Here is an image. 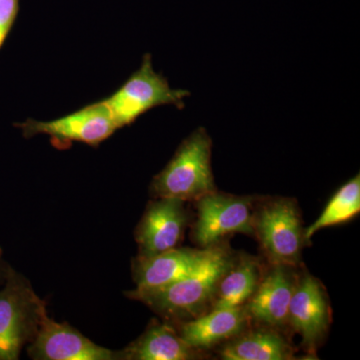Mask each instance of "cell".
Listing matches in <instances>:
<instances>
[{
  "label": "cell",
  "mask_w": 360,
  "mask_h": 360,
  "mask_svg": "<svg viewBox=\"0 0 360 360\" xmlns=\"http://www.w3.org/2000/svg\"><path fill=\"white\" fill-rule=\"evenodd\" d=\"M233 258L229 248L217 243L188 276L158 290L129 291L127 296L143 302L170 323L191 321L212 309L220 279Z\"/></svg>",
  "instance_id": "obj_1"
},
{
  "label": "cell",
  "mask_w": 360,
  "mask_h": 360,
  "mask_svg": "<svg viewBox=\"0 0 360 360\" xmlns=\"http://www.w3.org/2000/svg\"><path fill=\"white\" fill-rule=\"evenodd\" d=\"M212 139L200 127L180 144L167 167L155 176L150 191L155 198L200 200L217 191L212 167Z\"/></svg>",
  "instance_id": "obj_2"
},
{
  "label": "cell",
  "mask_w": 360,
  "mask_h": 360,
  "mask_svg": "<svg viewBox=\"0 0 360 360\" xmlns=\"http://www.w3.org/2000/svg\"><path fill=\"white\" fill-rule=\"evenodd\" d=\"M46 305L32 284L13 269L0 286V360L20 359L37 335Z\"/></svg>",
  "instance_id": "obj_3"
},
{
  "label": "cell",
  "mask_w": 360,
  "mask_h": 360,
  "mask_svg": "<svg viewBox=\"0 0 360 360\" xmlns=\"http://www.w3.org/2000/svg\"><path fill=\"white\" fill-rule=\"evenodd\" d=\"M304 229L298 206L291 198H274L255 206L253 236L269 264L298 266L307 245Z\"/></svg>",
  "instance_id": "obj_4"
},
{
  "label": "cell",
  "mask_w": 360,
  "mask_h": 360,
  "mask_svg": "<svg viewBox=\"0 0 360 360\" xmlns=\"http://www.w3.org/2000/svg\"><path fill=\"white\" fill-rule=\"evenodd\" d=\"M191 96L184 89L170 87L167 78L153 70L150 54L142 58L141 68L115 94L104 99L118 129L131 124L139 116L162 105L184 108V99Z\"/></svg>",
  "instance_id": "obj_5"
},
{
  "label": "cell",
  "mask_w": 360,
  "mask_h": 360,
  "mask_svg": "<svg viewBox=\"0 0 360 360\" xmlns=\"http://www.w3.org/2000/svg\"><path fill=\"white\" fill-rule=\"evenodd\" d=\"M257 198L232 195L215 191L196 200L193 239L200 248L219 243L231 233L253 236V217Z\"/></svg>",
  "instance_id": "obj_6"
},
{
  "label": "cell",
  "mask_w": 360,
  "mask_h": 360,
  "mask_svg": "<svg viewBox=\"0 0 360 360\" xmlns=\"http://www.w3.org/2000/svg\"><path fill=\"white\" fill-rule=\"evenodd\" d=\"M16 127L21 129L25 139L49 135L58 148L70 142H82L96 148L118 129L103 101L51 122L27 120Z\"/></svg>",
  "instance_id": "obj_7"
},
{
  "label": "cell",
  "mask_w": 360,
  "mask_h": 360,
  "mask_svg": "<svg viewBox=\"0 0 360 360\" xmlns=\"http://www.w3.org/2000/svg\"><path fill=\"white\" fill-rule=\"evenodd\" d=\"M27 354L34 360H122V350L96 345L68 323L52 319L47 310Z\"/></svg>",
  "instance_id": "obj_8"
},
{
  "label": "cell",
  "mask_w": 360,
  "mask_h": 360,
  "mask_svg": "<svg viewBox=\"0 0 360 360\" xmlns=\"http://www.w3.org/2000/svg\"><path fill=\"white\" fill-rule=\"evenodd\" d=\"M186 201L160 198L151 201L137 226L139 258L155 257L177 248L189 221Z\"/></svg>",
  "instance_id": "obj_9"
},
{
  "label": "cell",
  "mask_w": 360,
  "mask_h": 360,
  "mask_svg": "<svg viewBox=\"0 0 360 360\" xmlns=\"http://www.w3.org/2000/svg\"><path fill=\"white\" fill-rule=\"evenodd\" d=\"M288 324L302 338L307 349L314 350L328 333L330 309L321 283L309 274H298Z\"/></svg>",
  "instance_id": "obj_10"
},
{
  "label": "cell",
  "mask_w": 360,
  "mask_h": 360,
  "mask_svg": "<svg viewBox=\"0 0 360 360\" xmlns=\"http://www.w3.org/2000/svg\"><path fill=\"white\" fill-rule=\"evenodd\" d=\"M295 269L290 265L270 264L245 305L250 319L276 329L288 326V309L298 277Z\"/></svg>",
  "instance_id": "obj_11"
},
{
  "label": "cell",
  "mask_w": 360,
  "mask_h": 360,
  "mask_svg": "<svg viewBox=\"0 0 360 360\" xmlns=\"http://www.w3.org/2000/svg\"><path fill=\"white\" fill-rule=\"evenodd\" d=\"M210 248H172L155 257L139 258L134 264V291L165 288L188 276L207 257Z\"/></svg>",
  "instance_id": "obj_12"
},
{
  "label": "cell",
  "mask_w": 360,
  "mask_h": 360,
  "mask_svg": "<svg viewBox=\"0 0 360 360\" xmlns=\"http://www.w3.org/2000/svg\"><path fill=\"white\" fill-rule=\"evenodd\" d=\"M250 321L245 305L212 309L191 321L182 322L177 330L189 347L202 352L240 335L248 328Z\"/></svg>",
  "instance_id": "obj_13"
},
{
  "label": "cell",
  "mask_w": 360,
  "mask_h": 360,
  "mask_svg": "<svg viewBox=\"0 0 360 360\" xmlns=\"http://www.w3.org/2000/svg\"><path fill=\"white\" fill-rule=\"evenodd\" d=\"M122 352V360H191L202 355L182 340L174 324L165 321L149 324L143 335Z\"/></svg>",
  "instance_id": "obj_14"
},
{
  "label": "cell",
  "mask_w": 360,
  "mask_h": 360,
  "mask_svg": "<svg viewBox=\"0 0 360 360\" xmlns=\"http://www.w3.org/2000/svg\"><path fill=\"white\" fill-rule=\"evenodd\" d=\"M219 355L225 360H288L293 359V348L278 329L264 326L226 341Z\"/></svg>",
  "instance_id": "obj_15"
},
{
  "label": "cell",
  "mask_w": 360,
  "mask_h": 360,
  "mask_svg": "<svg viewBox=\"0 0 360 360\" xmlns=\"http://www.w3.org/2000/svg\"><path fill=\"white\" fill-rule=\"evenodd\" d=\"M262 274L264 271L257 258L248 255L234 257L231 266L220 279L212 309L245 305L257 290Z\"/></svg>",
  "instance_id": "obj_16"
},
{
  "label": "cell",
  "mask_w": 360,
  "mask_h": 360,
  "mask_svg": "<svg viewBox=\"0 0 360 360\" xmlns=\"http://www.w3.org/2000/svg\"><path fill=\"white\" fill-rule=\"evenodd\" d=\"M360 212V176L357 174L338 188L314 224L304 229L307 245L317 231L349 221Z\"/></svg>",
  "instance_id": "obj_17"
},
{
  "label": "cell",
  "mask_w": 360,
  "mask_h": 360,
  "mask_svg": "<svg viewBox=\"0 0 360 360\" xmlns=\"http://www.w3.org/2000/svg\"><path fill=\"white\" fill-rule=\"evenodd\" d=\"M20 11V0H0V49L6 42Z\"/></svg>",
  "instance_id": "obj_18"
},
{
  "label": "cell",
  "mask_w": 360,
  "mask_h": 360,
  "mask_svg": "<svg viewBox=\"0 0 360 360\" xmlns=\"http://www.w3.org/2000/svg\"><path fill=\"white\" fill-rule=\"evenodd\" d=\"M9 269H11V266L4 262V257H2V251L0 250V286L6 281Z\"/></svg>",
  "instance_id": "obj_19"
}]
</instances>
